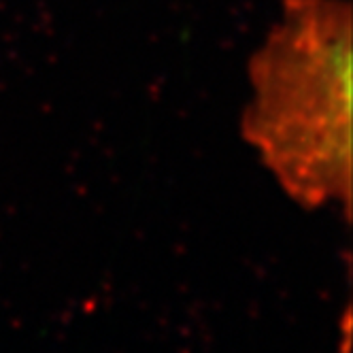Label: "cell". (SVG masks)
Here are the masks:
<instances>
[{"instance_id": "6da1fadb", "label": "cell", "mask_w": 353, "mask_h": 353, "mask_svg": "<svg viewBox=\"0 0 353 353\" xmlns=\"http://www.w3.org/2000/svg\"><path fill=\"white\" fill-rule=\"evenodd\" d=\"M251 98L241 132L300 207L351 196V7L283 0L249 60Z\"/></svg>"}]
</instances>
